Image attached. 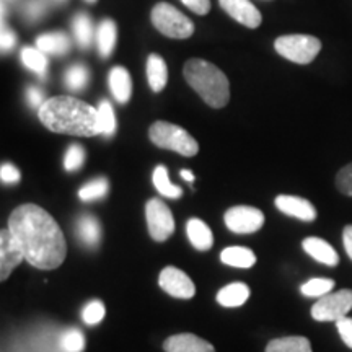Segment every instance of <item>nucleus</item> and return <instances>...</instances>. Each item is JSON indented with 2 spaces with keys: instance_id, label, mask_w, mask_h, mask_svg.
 I'll list each match as a JSON object with an SVG mask.
<instances>
[{
  "instance_id": "nucleus-1",
  "label": "nucleus",
  "mask_w": 352,
  "mask_h": 352,
  "mask_svg": "<svg viewBox=\"0 0 352 352\" xmlns=\"http://www.w3.org/2000/svg\"><path fill=\"white\" fill-rule=\"evenodd\" d=\"M8 228L19 241L25 259L38 270H56L64 263L67 243L59 223L36 204H23L13 210Z\"/></svg>"
},
{
  "instance_id": "nucleus-2",
  "label": "nucleus",
  "mask_w": 352,
  "mask_h": 352,
  "mask_svg": "<svg viewBox=\"0 0 352 352\" xmlns=\"http://www.w3.org/2000/svg\"><path fill=\"white\" fill-rule=\"evenodd\" d=\"M38 116L47 129L57 134L78 138L101 134L98 109L74 96H54L46 100L38 109Z\"/></svg>"
},
{
  "instance_id": "nucleus-3",
  "label": "nucleus",
  "mask_w": 352,
  "mask_h": 352,
  "mask_svg": "<svg viewBox=\"0 0 352 352\" xmlns=\"http://www.w3.org/2000/svg\"><path fill=\"white\" fill-rule=\"evenodd\" d=\"M184 78L210 108H223L230 100V83L217 65L202 59H189L183 69Z\"/></svg>"
},
{
  "instance_id": "nucleus-4",
  "label": "nucleus",
  "mask_w": 352,
  "mask_h": 352,
  "mask_svg": "<svg viewBox=\"0 0 352 352\" xmlns=\"http://www.w3.org/2000/svg\"><path fill=\"white\" fill-rule=\"evenodd\" d=\"M148 138L157 147L173 151L183 157H195L199 152V145L188 131L166 121L153 122L148 129Z\"/></svg>"
},
{
  "instance_id": "nucleus-5",
  "label": "nucleus",
  "mask_w": 352,
  "mask_h": 352,
  "mask_svg": "<svg viewBox=\"0 0 352 352\" xmlns=\"http://www.w3.org/2000/svg\"><path fill=\"white\" fill-rule=\"evenodd\" d=\"M277 54L285 57L290 63L310 64L321 51V41L310 34H285L274 41Z\"/></svg>"
},
{
  "instance_id": "nucleus-6",
  "label": "nucleus",
  "mask_w": 352,
  "mask_h": 352,
  "mask_svg": "<svg viewBox=\"0 0 352 352\" xmlns=\"http://www.w3.org/2000/svg\"><path fill=\"white\" fill-rule=\"evenodd\" d=\"M152 23L165 36L173 39H186L195 33V23L184 13L173 6L160 2L152 10Z\"/></svg>"
},
{
  "instance_id": "nucleus-7",
  "label": "nucleus",
  "mask_w": 352,
  "mask_h": 352,
  "mask_svg": "<svg viewBox=\"0 0 352 352\" xmlns=\"http://www.w3.org/2000/svg\"><path fill=\"white\" fill-rule=\"evenodd\" d=\"M352 310V290L342 289L320 297L311 307V316L316 321H334L344 318Z\"/></svg>"
},
{
  "instance_id": "nucleus-8",
  "label": "nucleus",
  "mask_w": 352,
  "mask_h": 352,
  "mask_svg": "<svg viewBox=\"0 0 352 352\" xmlns=\"http://www.w3.org/2000/svg\"><path fill=\"white\" fill-rule=\"evenodd\" d=\"M148 233L155 241H166L175 232V219L168 206L162 199H148L145 204Z\"/></svg>"
},
{
  "instance_id": "nucleus-9",
  "label": "nucleus",
  "mask_w": 352,
  "mask_h": 352,
  "mask_svg": "<svg viewBox=\"0 0 352 352\" xmlns=\"http://www.w3.org/2000/svg\"><path fill=\"white\" fill-rule=\"evenodd\" d=\"M223 220L228 230L240 233V235H248V233L258 232L264 226V214L256 208L236 206L227 210Z\"/></svg>"
},
{
  "instance_id": "nucleus-10",
  "label": "nucleus",
  "mask_w": 352,
  "mask_h": 352,
  "mask_svg": "<svg viewBox=\"0 0 352 352\" xmlns=\"http://www.w3.org/2000/svg\"><path fill=\"white\" fill-rule=\"evenodd\" d=\"M158 284H160V287L164 289L166 294H170V296L175 298L188 300V298L195 297L196 294L195 283L191 280V277L175 266H166L165 270L160 272Z\"/></svg>"
},
{
  "instance_id": "nucleus-11",
  "label": "nucleus",
  "mask_w": 352,
  "mask_h": 352,
  "mask_svg": "<svg viewBox=\"0 0 352 352\" xmlns=\"http://www.w3.org/2000/svg\"><path fill=\"white\" fill-rule=\"evenodd\" d=\"M25 259V254L21 252L19 241H16L10 228H3L0 232V279L7 280V277L12 274V271Z\"/></svg>"
},
{
  "instance_id": "nucleus-12",
  "label": "nucleus",
  "mask_w": 352,
  "mask_h": 352,
  "mask_svg": "<svg viewBox=\"0 0 352 352\" xmlns=\"http://www.w3.org/2000/svg\"><path fill=\"white\" fill-rule=\"evenodd\" d=\"M219 3L233 20L243 26L258 28L261 25V13L250 0H219Z\"/></svg>"
},
{
  "instance_id": "nucleus-13",
  "label": "nucleus",
  "mask_w": 352,
  "mask_h": 352,
  "mask_svg": "<svg viewBox=\"0 0 352 352\" xmlns=\"http://www.w3.org/2000/svg\"><path fill=\"white\" fill-rule=\"evenodd\" d=\"M276 208L289 217L298 219L302 222H314L316 219V209L308 199L298 196L280 195L276 197Z\"/></svg>"
},
{
  "instance_id": "nucleus-14",
  "label": "nucleus",
  "mask_w": 352,
  "mask_h": 352,
  "mask_svg": "<svg viewBox=\"0 0 352 352\" xmlns=\"http://www.w3.org/2000/svg\"><path fill=\"white\" fill-rule=\"evenodd\" d=\"M166 352H215L214 346L202 338L191 333H182L170 336L164 342Z\"/></svg>"
},
{
  "instance_id": "nucleus-15",
  "label": "nucleus",
  "mask_w": 352,
  "mask_h": 352,
  "mask_svg": "<svg viewBox=\"0 0 352 352\" xmlns=\"http://www.w3.org/2000/svg\"><path fill=\"white\" fill-rule=\"evenodd\" d=\"M302 246L303 252H305L308 256L314 258L315 261L324 264V266L334 267L340 263V256H338L336 250H334L327 240L318 239V236H308V239L302 241Z\"/></svg>"
},
{
  "instance_id": "nucleus-16",
  "label": "nucleus",
  "mask_w": 352,
  "mask_h": 352,
  "mask_svg": "<svg viewBox=\"0 0 352 352\" xmlns=\"http://www.w3.org/2000/svg\"><path fill=\"white\" fill-rule=\"evenodd\" d=\"M108 85L114 96V100H116L118 103L124 104L131 100L132 80H131L129 72H127L124 67L116 65V67L111 69V72H109L108 76Z\"/></svg>"
},
{
  "instance_id": "nucleus-17",
  "label": "nucleus",
  "mask_w": 352,
  "mask_h": 352,
  "mask_svg": "<svg viewBox=\"0 0 352 352\" xmlns=\"http://www.w3.org/2000/svg\"><path fill=\"white\" fill-rule=\"evenodd\" d=\"M77 236L87 248H96L101 240L100 220L91 214H82L77 219Z\"/></svg>"
},
{
  "instance_id": "nucleus-18",
  "label": "nucleus",
  "mask_w": 352,
  "mask_h": 352,
  "mask_svg": "<svg viewBox=\"0 0 352 352\" xmlns=\"http://www.w3.org/2000/svg\"><path fill=\"white\" fill-rule=\"evenodd\" d=\"M188 239L199 252H208L214 245V235L209 226L201 219H189L186 223Z\"/></svg>"
},
{
  "instance_id": "nucleus-19",
  "label": "nucleus",
  "mask_w": 352,
  "mask_h": 352,
  "mask_svg": "<svg viewBox=\"0 0 352 352\" xmlns=\"http://www.w3.org/2000/svg\"><path fill=\"white\" fill-rule=\"evenodd\" d=\"M70 46H72V43H70L67 34L63 32L41 34L36 39V47H39L44 54L65 56L70 51Z\"/></svg>"
},
{
  "instance_id": "nucleus-20",
  "label": "nucleus",
  "mask_w": 352,
  "mask_h": 352,
  "mask_svg": "<svg viewBox=\"0 0 352 352\" xmlns=\"http://www.w3.org/2000/svg\"><path fill=\"white\" fill-rule=\"evenodd\" d=\"M96 47H98L100 56L107 59L113 54L114 46H116L118 39V28L113 20H103L100 21L98 28H96Z\"/></svg>"
},
{
  "instance_id": "nucleus-21",
  "label": "nucleus",
  "mask_w": 352,
  "mask_h": 352,
  "mask_svg": "<svg viewBox=\"0 0 352 352\" xmlns=\"http://www.w3.org/2000/svg\"><path fill=\"white\" fill-rule=\"evenodd\" d=\"M147 80L148 85L155 94L162 91L168 82V69L164 57L158 54H151L147 59Z\"/></svg>"
},
{
  "instance_id": "nucleus-22",
  "label": "nucleus",
  "mask_w": 352,
  "mask_h": 352,
  "mask_svg": "<svg viewBox=\"0 0 352 352\" xmlns=\"http://www.w3.org/2000/svg\"><path fill=\"white\" fill-rule=\"evenodd\" d=\"M250 298V287L243 283H233L222 287L217 292V302L222 307H241Z\"/></svg>"
},
{
  "instance_id": "nucleus-23",
  "label": "nucleus",
  "mask_w": 352,
  "mask_h": 352,
  "mask_svg": "<svg viewBox=\"0 0 352 352\" xmlns=\"http://www.w3.org/2000/svg\"><path fill=\"white\" fill-rule=\"evenodd\" d=\"M220 261L227 264V266L248 270V267H252L256 263V254L250 248H245V246H230V248L222 250Z\"/></svg>"
},
{
  "instance_id": "nucleus-24",
  "label": "nucleus",
  "mask_w": 352,
  "mask_h": 352,
  "mask_svg": "<svg viewBox=\"0 0 352 352\" xmlns=\"http://www.w3.org/2000/svg\"><path fill=\"white\" fill-rule=\"evenodd\" d=\"M72 32H74V38H76V43L78 44V47H82V50L90 47V44L94 43V36H96L94 32L91 19L82 12L74 16Z\"/></svg>"
},
{
  "instance_id": "nucleus-25",
  "label": "nucleus",
  "mask_w": 352,
  "mask_h": 352,
  "mask_svg": "<svg viewBox=\"0 0 352 352\" xmlns=\"http://www.w3.org/2000/svg\"><path fill=\"white\" fill-rule=\"evenodd\" d=\"M152 182L153 186H155V189L162 196L170 197V199H179L183 196V189L178 184H173L170 182L168 170H166L165 165L155 166L152 175Z\"/></svg>"
},
{
  "instance_id": "nucleus-26",
  "label": "nucleus",
  "mask_w": 352,
  "mask_h": 352,
  "mask_svg": "<svg viewBox=\"0 0 352 352\" xmlns=\"http://www.w3.org/2000/svg\"><path fill=\"white\" fill-rule=\"evenodd\" d=\"M266 352H314L311 344L303 336H287L272 340L266 346Z\"/></svg>"
},
{
  "instance_id": "nucleus-27",
  "label": "nucleus",
  "mask_w": 352,
  "mask_h": 352,
  "mask_svg": "<svg viewBox=\"0 0 352 352\" xmlns=\"http://www.w3.org/2000/svg\"><path fill=\"white\" fill-rule=\"evenodd\" d=\"M21 63L28 70L44 77L47 74V57L39 47H23L21 50Z\"/></svg>"
},
{
  "instance_id": "nucleus-28",
  "label": "nucleus",
  "mask_w": 352,
  "mask_h": 352,
  "mask_svg": "<svg viewBox=\"0 0 352 352\" xmlns=\"http://www.w3.org/2000/svg\"><path fill=\"white\" fill-rule=\"evenodd\" d=\"M108 191H109L108 179L103 178V176H100V178H95L91 179V182H88L87 184H83L80 191H78V197H80L83 202L98 201V199H103V197H107Z\"/></svg>"
},
{
  "instance_id": "nucleus-29",
  "label": "nucleus",
  "mask_w": 352,
  "mask_h": 352,
  "mask_svg": "<svg viewBox=\"0 0 352 352\" xmlns=\"http://www.w3.org/2000/svg\"><path fill=\"white\" fill-rule=\"evenodd\" d=\"M88 80H90V72H88V69L82 64L70 65L64 74L65 87L72 91L83 90V88L88 85Z\"/></svg>"
},
{
  "instance_id": "nucleus-30",
  "label": "nucleus",
  "mask_w": 352,
  "mask_h": 352,
  "mask_svg": "<svg viewBox=\"0 0 352 352\" xmlns=\"http://www.w3.org/2000/svg\"><path fill=\"white\" fill-rule=\"evenodd\" d=\"M98 118H100L101 135H104V138H111L114 132H116V116H114V109L108 100L100 101Z\"/></svg>"
},
{
  "instance_id": "nucleus-31",
  "label": "nucleus",
  "mask_w": 352,
  "mask_h": 352,
  "mask_svg": "<svg viewBox=\"0 0 352 352\" xmlns=\"http://www.w3.org/2000/svg\"><path fill=\"white\" fill-rule=\"evenodd\" d=\"M334 289V280L328 277H314L302 285L300 290L305 297H323Z\"/></svg>"
},
{
  "instance_id": "nucleus-32",
  "label": "nucleus",
  "mask_w": 352,
  "mask_h": 352,
  "mask_svg": "<svg viewBox=\"0 0 352 352\" xmlns=\"http://www.w3.org/2000/svg\"><path fill=\"white\" fill-rule=\"evenodd\" d=\"M59 347L64 352H82L85 349V336L77 328L65 329L59 338Z\"/></svg>"
},
{
  "instance_id": "nucleus-33",
  "label": "nucleus",
  "mask_w": 352,
  "mask_h": 352,
  "mask_svg": "<svg viewBox=\"0 0 352 352\" xmlns=\"http://www.w3.org/2000/svg\"><path fill=\"white\" fill-rule=\"evenodd\" d=\"M83 162H85V151H83L82 145L78 144H72L67 148L64 155V168L74 173V171L80 170Z\"/></svg>"
},
{
  "instance_id": "nucleus-34",
  "label": "nucleus",
  "mask_w": 352,
  "mask_h": 352,
  "mask_svg": "<svg viewBox=\"0 0 352 352\" xmlns=\"http://www.w3.org/2000/svg\"><path fill=\"white\" fill-rule=\"evenodd\" d=\"M104 314H107V310H104L103 302L91 300L90 303H87L85 308L82 310V320L85 321L87 324H90V327H95V324L101 323V320L104 318Z\"/></svg>"
},
{
  "instance_id": "nucleus-35",
  "label": "nucleus",
  "mask_w": 352,
  "mask_h": 352,
  "mask_svg": "<svg viewBox=\"0 0 352 352\" xmlns=\"http://www.w3.org/2000/svg\"><path fill=\"white\" fill-rule=\"evenodd\" d=\"M50 0H26L23 7V15L28 21H38L46 15Z\"/></svg>"
},
{
  "instance_id": "nucleus-36",
  "label": "nucleus",
  "mask_w": 352,
  "mask_h": 352,
  "mask_svg": "<svg viewBox=\"0 0 352 352\" xmlns=\"http://www.w3.org/2000/svg\"><path fill=\"white\" fill-rule=\"evenodd\" d=\"M336 188L344 196L352 197V164L342 166L336 175Z\"/></svg>"
},
{
  "instance_id": "nucleus-37",
  "label": "nucleus",
  "mask_w": 352,
  "mask_h": 352,
  "mask_svg": "<svg viewBox=\"0 0 352 352\" xmlns=\"http://www.w3.org/2000/svg\"><path fill=\"white\" fill-rule=\"evenodd\" d=\"M0 179H2V183L15 184L21 179V173L12 164H2V166H0Z\"/></svg>"
},
{
  "instance_id": "nucleus-38",
  "label": "nucleus",
  "mask_w": 352,
  "mask_h": 352,
  "mask_svg": "<svg viewBox=\"0 0 352 352\" xmlns=\"http://www.w3.org/2000/svg\"><path fill=\"white\" fill-rule=\"evenodd\" d=\"M336 328H338V333H340L342 342L352 349V318H347V316H344V318L338 320Z\"/></svg>"
},
{
  "instance_id": "nucleus-39",
  "label": "nucleus",
  "mask_w": 352,
  "mask_h": 352,
  "mask_svg": "<svg viewBox=\"0 0 352 352\" xmlns=\"http://www.w3.org/2000/svg\"><path fill=\"white\" fill-rule=\"evenodd\" d=\"M182 2L197 15H208L210 10V0H182Z\"/></svg>"
},
{
  "instance_id": "nucleus-40",
  "label": "nucleus",
  "mask_w": 352,
  "mask_h": 352,
  "mask_svg": "<svg viewBox=\"0 0 352 352\" xmlns=\"http://www.w3.org/2000/svg\"><path fill=\"white\" fill-rule=\"evenodd\" d=\"M26 100H28L30 107L33 108H41L44 104V94L41 90H39L38 87H30L28 90H26Z\"/></svg>"
},
{
  "instance_id": "nucleus-41",
  "label": "nucleus",
  "mask_w": 352,
  "mask_h": 352,
  "mask_svg": "<svg viewBox=\"0 0 352 352\" xmlns=\"http://www.w3.org/2000/svg\"><path fill=\"white\" fill-rule=\"evenodd\" d=\"M15 44H16L15 33L2 25V34H0V46H2V51L13 50V47H15Z\"/></svg>"
},
{
  "instance_id": "nucleus-42",
  "label": "nucleus",
  "mask_w": 352,
  "mask_h": 352,
  "mask_svg": "<svg viewBox=\"0 0 352 352\" xmlns=\"http://www.w3.org/2000/svg\"><path fill=\"white\" fill-rule=\"evenodd\" d=\"M342 243H344L347 256H349L352 261V226H346L344 230H342Z\"/></svg>"
},
{
  "instance_id": "nucleus-43",
  "label": "nucleus",
  "mask_w": 352,
  "mask_h": 352,
  "mask_svg": "<svg viewBox=\"0 0 352 352\" xmlns=\"http://www.w3.org/2000/svg\"><path fill=\"white\" fill-rule=\"evenodd\" d=\"M182 178L188 183L195 182V175H192V171H189V170H182Z\"/></svg>"
},
{
  "instance_id": "nucleus-44",
  "label": "nucleus",
  "mask_w": 352,
  "mask_h": 352,
  "mask_svg": "<svg viewBox=\"0 0 352 352\" xmlns=\"http://www.w3.org/2000/svg\"><path fill=\"white\" fill-rule=\"evenodd\" d=\"M16 2H19V0H2L3 6H7V3H16Z\"/></svg>"
},
{
  "instance_id": "nucleus-45",
  "label": "nucleus",
  "mask_w": 352,
  "mask_h": 352,
  "mask_svg": "<svg viewBox=\"0 0 352 352\" xmlns=\"http://www.w3.org/2000/svg\"><path fill=\"white\" fill-rule=\"evenodd\" d=\"M51 2H54V3H65V2H67V0H51Z\"/></svg>"
},
{
  "instance_id": "nucleus-46",
  "label": "nucleus",
  "mask_w": 352,
  "mask_h": 352,
  "mask_svg": "<svg viewBox=\"0 0 352 352\" xmlns=\"http://www.w3.org/2000/svg\"><path fill=\"white\" fill-rule=\"evenodd\" d=\"M87 2H95V0H87Z\"/></svg>"
}]
</instances>
